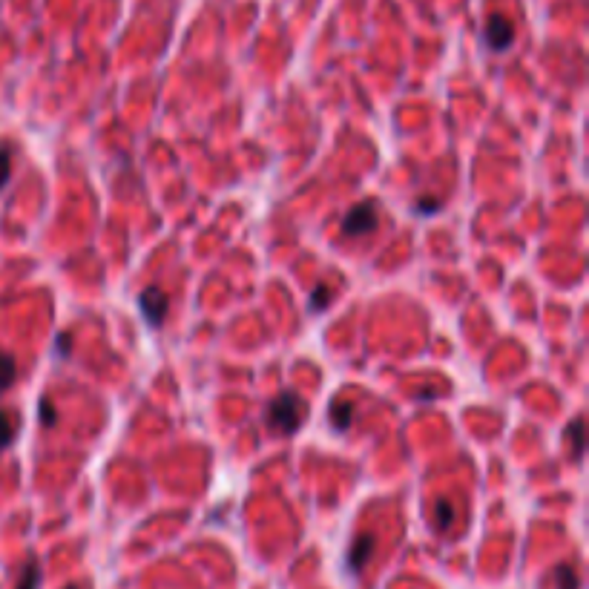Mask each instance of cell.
<instances>
[{"label":"cell","instance_id":"1","mask_svg":"<svg viewBox=\"0 0 589 589\" xmlns=\"http://www.w3.org/2000/svg\"><path fill=\"white\" fill-rule=\"evenodd\" d=\"M265 420H268V426H271L273 431H279V434H294V431L302 426V420H305V403L299 400V394L285 391V394H279L271 406H268Z\"/></svg>","mask_w":589,"mask_h":589},{"label":"cell","instance_id":"2","mask_svg":"<svg viewBox=\"0 0 589 589\" xmlns=\"http://www.w3.org/2000/svg\"><path fill=\"white\" fill-rule=\"evenodd\" d=\"M377 222H380L377 204L363 202L345 213V219H342V233H345V236H365V233L377 230Z\"/></svg>","mask_w":589,"mask_h":589},{"label":"cell","instance_id":"3","mask_svg":"<svg viewBox=\"0 0 589 589\" xmlns=\"http://www.w3.org/2000/svg\"><path fill=\"white\" fill-rule=\"evenodd\" d=\"M483 41L489 49H495V52H503V49H509L512 41H515V26L506 21L503 15H492L489 23H486V32H483Z\"/></svg>","mask_w":589,"mask_h":589},{"label":"cell","instance_id":"4","mask_svg":"<svg viewBox=\"0 0 589 589\" xmlns=\"http://www.w3.org/2000/svg\"><path fill=\"white\" fill-rule=\"evenodd\" d=\"M138 305H141V314L150 325L159 328L164 317H167V296L161 294L159 288H144L141 296H138Z\"/></svg>","mask_w":589,"mask_h":589},{"label":"cell","instance_id":"5","mask_svg":"<svg viewBox=\"0 0 589 589\" xmlns=\"http://www.w3.org/2000/svg\"><path fill=\"white\" fill-rule=\"evenodd\" d=\"M374 546H377L374 535H357L351 549H348V561H345L348 569H351V572H363L365 564H368V558L374 555Z\"/></svg>","mask_w":589,"mask_h":589},{"label":"cell","instance_id":"6","mask_svg":"<svg viewBox=\"0 0 589 589\" xmlns=\"http://www.w3.org/2000/svg\"><path fill=\"white\" fill-rule=\"evenodd\" d=\"M328 423L337 431H348L354 423V406L351 403H331L328 408Z\"/></svg>","mask_w":589,"mask_h":589},{"label":"cell","instance_id":"7","mask_svg":"<svg viewBox=\"0 0 589 589\" xmlns=\"http://www.w3.org/2000/svg\"><path fill=\"white\" fill-rule=\"evenodd\" d=\"M15 380H18V363H15V357L6 354V351H0V391H6Z\"/></svg>","mask_w":589,"mask_h":589},{"label":"cell","instance_id":"8","mask_svg":"<svg viewBox=\"0 0 589 589\" xmlns=\"http://www.w3.org/2000/svg\"><path fill=\"white\" fill-rule=\"evenodd\" d=\"M454 523V506H452V500H437L434 503V526L440 529V532H446L449 526Z\"/></svg>","mask_w":589,"mask_h":589},{"label":"cell","instance_id":"9","mask_svg":"<svg viewBox=\"0 0 589 589\" xmlns=\"http://www.w3.org/2000/svg\"><path fill=\"white\" fill-rule=\"evenodd\" d=\"M12 440H15V420H12V414H9V411H3V408H0V452H3V449H9V446H12Z\"/></svg>","mask_w":589,"mask_h":589},{"label":"cell","instance_id":"10","mask_svg":"<svg viewBox=\"0 0 589 589\" xmlns=\"http://www.w3.org/2000/svg\"><path fill=\"white\" fill-rule=\"evenodd\" d=\"M38 587H41V567H38V561H26L18 589H38Z\"/></svg>","mask_w":589,"mask_h":589},{"label":"cell","instance_id":"11","mask_svg":"<svg viewBox=\"0 0 589 589\" xmlns=\"http://www.w3.org/2000/svg\"><path fill=\"white\" fill-rule=\"evenodd\" d=\"M581 429H584V423H581V420H575V423L567 429V437L572 440V449H569V452H572L575 460H581V454H584V431Z\"/></svg>","mask_w":589,"mask_h":589},{"label":"cell","instance_id":"12","mask_svg":"<svg viewBox=\"0 0 589 589\" xmlns=\"http://www.w3.org/2000/svg\"><path fill=\"white\" fill-rule=\"evenodd\" d=\"M555 584H558V589H578L575 569L569 567V564H561V567L555 569Z\"/></svg>","mask_w":589,"mask_h":589},{"label":"cell","instance_id":"13","mask_svg":"<svg viewBox=\"0 0 589 589\" xmlns=\"http://www.w3.org/2000/svg\"><path fill=\"white\" fill-rule=\"evenodd\" d=\"M9 176H12V150L6 144H0V190L6 187Z\"/></svg>","mask_w":589,"mask_h":589},{"label":"cell","instance_id":"14","mask_svg":"<svg viewBox=\"0 0 589 589\" xmlns=\"http://www.w3.org/2000/svg\"><path fill=\"white\" fill-rule=\"evenodd\" d=\"M331 302V288L328 285H317L314 294H311V311H325Z\"/></svg>","mask_w":589,"mask_h":589},{"label":"cell","instance_id":"15","mask_svg":"<svg viewBox=\"0 0 589 589\" xmlns=\"http://www.w3.org/2000/svg\"><path fill=\"white\" fill-rule=\"evenodd\" d=\"M55 351H58L61 357H69V354H72V337H69V334H58V337H55Z\"/></svg>","mask_w":589,"mask_h":589},{"label":"cell","instance_id":"16","mask_svg":"<svg viewBox=\"0 0 589 589\" xmlns=\"http://www.w3.org/2000/svg\"><path fill=\"white\" fill-rule=\"evenodd\" d=\"M41 417H44L46 429H49V426H55V420H58V417H55V408H52V403H49V400H44V403H41Z\"/></svg>","mask_w":589,"mask_h":589},{"label":"cell","instance_id":"17","mask_svg":"<svg viewBox=\"0 0 589 589\" xmlns=\"http://www.w3.org/2000/svg\"><path fill=\"white\" fill-rule=\"evenodd\" d=\"M434 210H440L437 199H420V204H417V213H434Z\"/></svg>","mask_w":589,"mask_h":589},{"label":"cell","instance_id":"18","mask_svg":"<svg viewBox=\"0 0 589 589\" xmlns=\"http://www.w3.org/2000/svg\"><path fill=\"white\" fill-rule=\"evenodd\" d=\"M67 589H78V587H67Z\"/></svg>","mask_w":589,"mask_h":589}]
</instances>
